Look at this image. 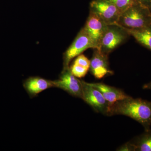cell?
Returning a JSON list of instances; mask_svg holds the SVG:
<instances>
[{
  "label": "cell",
  "instance_id": "6da1fadb",
  "mask_svg": "<svg viewBox=\"0 0 151 151\" xmlns=\"http://www.w3.org/2000/svg\"><path fill=\"white\" fill-rule=\"evenodd\" d=\"M124 115L140 124L145 131L150 129L151 102L130 96L109 105L107 116Z\"/></svg>",
  "mask_w": 151,
  "mask_h": 151
},
{
  "label": "cell",
  "instance_id": "7a4b0ae2",
  "mask_svg": "<svg viewBox=\"0 0 151 151\" xmlns=\"http://www.w3.org/2000/svg\"><path fill=\"white\" fill-rule=\"evenodd\" d=\"M117 24L129 29L143 28L151 25V13L148 7L140 3L123 11Z\"/></svg>",
  "mask_w": 151,
  "mask_h": 151
},
{
  "label": "cell",
  "instance_id": "3957f363",
  "mask_svg": "<svg viewBox=\"0 0 151 151\" xmlns=\"http://www.w3.org/2000/svg\"><path fill=\"white\" fill-rule=\"evenodd\" d=\"M130 36L126 29L119 25H109L102 38L98 50L103 54L109 55L127 41Z\"/></svg>",
  "mask_w": 151,
  "mask_h": 151
},
{
  "label": "cell",
  "instance_id": "277c9868",
  "mask_svg": "<svg viewBox=\"0 0 151 151\" xmlns=\"http://www.w3.org/2000/svg\"><path fill=\"white\" fill-rule=\"evenodd\" d=\"M89 48L94 49L90 37L84 27L78 32L73 42L63 53V68L70 67V61Z\"/></svg>",
  "mask_w": 151,
  "mask_h": 151
},
{
  "label": "cell",
  "instance_id": "5b68a950",
  "mask_svg": "<svg viewBox=\"0 0 151 151\" xmlns=\"http://www.w3.org/2000/svg\"><path fill=\"white\" fill-rule=\"evenodd\" d=\"M82 85V99L90 105L95 112L107 116L109 103L100 91L89 83L81 80Z\"/></svg>",
  "mask_w": 151,
  "mask_h": 151
},
{
  "label": "cell",
  "instance_id": "8992f818",
  "mask_svg": "<svg viewBox=\"0 0 151 151\" xmlns=\"http://www.w3.org/2000/svg\"><path fill=\"white\" fill-rule=\"evenodd\" d=\"M90 11L108 25L117 24L122 13L116 6L106 0H93L90 4Z\"/></svg>",
  "mask_w": 151,
  "mask_h": 151
},
{
  "label": "cell",
  "instance_id": "52a82bcc",
  "mask_svg": "<svg viewBox=\"0 0 151 151\" xmlns=\"http://www.w3.org/2000/svg\"><path fill=\"white\" fill-rule=\"evenodd\" d=\"M55 87L59 88L73 97L82 99V85L81 80L71 73L70 67L63 68L58 79L54 81Z\"/></svg>",
  "mask_w": 151,
  "mask_h": 151
},
{
  "label": "cell",
  "instance_id": "ba28073f",
  "mask_svg": "<svg viewBox=\"0 0 151 151\" xmlns=\"http://www.w3.org/2000/svg\"><path fill=\"white\" fill-rule=\"evenodd\" d=\"M108 25L96 14L90 11L84 28L92 41L94 49L99 50Z\"/></svg>",
  "mask_w": 151,
  "mask_h": 151
},
{
  "label": "cell",
  "instance_id": "9c48e42d",
  "mask_svg": "<svg viewBox=\"0 0 151 151\" xmlns=\"http://www.w3.org/2000/svg\"><path fill=\"white\" fill-rule=\"evenodd\" d=\"M93 55L90 60L89 70L95 78L101 79L108 75L113 74V71L110 69L108 55L103 54L98 50L94 49Z\"/></svg>",
  "mask_w": 151,
  "mask_h": 151
},
{
  "label": "cell",
  "instance_id": "30bf717a",
  "mask_svg": "<svg viewBox=\"0 0 151 151\" xmlns=\"http://www.w3.org/2000/svg\"><path fill=\"white\" fill-rule=\"evenodd\" d=\"M23 87L29 97L32 98L49 88L55 87L54 81L39 76H31L24 80Z\"/></svg>",
  "mask_w": 151,
  "mask_h": 151
},
{
  "label": "cell",
  "instance_id": "8fae6325",
  "mask_svg": "<svg viewBox=\"0 0 151 151\" xmlns=\"http://www.w3.org/2000/svg\"><path fill=\"white\" fill-rule=\"evenodd\" d=\"M94 88L98 89L109 103V105L117 101L124 100L130 97L123 90L103 83H89Z\"/></svg>",
  "mask_w": 151,
  "mask_h": 151
},
{
  "label": "cell",
  "instance_id": "7c38bea8",
  "mask_svg": "<svg viewBox=\"0 0 151 151\" xmlns=\"http://www.w3.org/2000/svg\"><path fill=\"white\" fill-rule=\"evenodd\" d=\"M126 29L138 43L151 51V25L140 29Z\"/></svg>",
  "mask_w": 151,
  "mask_h": 151
},
{
  "label": "cell",
  "instance_id": "4fadbf2b",
  "mask_svg": "<svg viewBox=\"0 0 151 151\" xmlns=\"http://www.w3.org/2000/svg\"><path fill=\"white\" fill-rule=\"evenodd\" d=\"M136 151H151V129H150L131 141Z\"/></svg>",
  "mask_w": 151,
  "mask_h": 151
},
{
  "label": "cell",
  "instance_id": "5bb4252c",
  "mask_svg": "<svg viewBox=\"0 0 151 151\" xmlns=\"http://www.w3.org/2000/svg\"><path fill=\"white\" fill-rule=\"evenodd\" d=\"M113 4L122 12L135 4L139 3L137 0H106Z\"/></svg>",
  "mask_w": 151,
  "mask_h": 151
},
{
  "label": "cell",
  "instance_id": "9a60e30c",
  "mask_svg": "<svg viewBox=\"0 0 151 151\" xmlns=\"http://www.w3.org/2000/svg\"><path fill=\"white\" fill-rule=\"evenodd\" d=\"M70 68L72 74L76 77L78 78L84 77L89 70V68L73 63L70 66Z\"/></svg>",
  "mask_w": 151,
  "mask_h": 151
},
{
  "label": "cell",
  "instance_id": "2e32d148",
  "mask_svg": "<svg viewBox=\"0 0 151 151\" xmlns=\"http://www.w3.org/2000/svg\"><path fill=\"white\" fill-rule=\"evenodd\" d=\"M73 63L89 69L90 60L84 55L81 54L76 57V58L74 60Z\"/></svg>",
  "mask_w": 151,
  "mask_h": 151
},
{
  "label": "cell",
  "instance_id": "e0dca14e",
  "mask_svg": "<svg viewBox=\"0 0 151 151\" xmlns=\"http://www.w3.org/2000/svg\"><path fill=\"white\" fill-rule=\"evenodd\" d=\"M119 151H136V148L132 142H128L120 146L116 150Z\"/></svg>",
  "mask_w": 151,
  "mask_h": 151
},
{
  "label": "cell",
  "instance_id": "ac0fdd59",
  "mask_svg": "<svg viewBox=\"0 0 151 151\" xmlns=\"http://www.w3.org/2000/svg\"><path fill=\"white\" fill-rule=\"evenodd\" d=\"M139 3L149 8L151 6V0H137Z\"/></svg>",
  "mask_w": 151,
  "mask_h": 151
},
{
  "label": "cell",
  "instance_id": "d6986e66",
  "mask_svg": "<svg viewBox=\"0 0 151 151\" xmlns=\"http://www.w3.org/2000/svg\"><path fill=\"white\" fill-rule=\"evenodd\" d=\"M143 89H149L151 90V81L144 84L143 86Z\"/></svg>",
  "mask_w": 151,
  "mask_h": 151
},
{
  "label": "cell",
  "instance_id": "ffe728a7",
  "mask_svg": "<svg viewBox=\"0 0 151 151\" xmlns=\"http://www.w3.org/2000/svg\"><path fill=\"white\" fill-rule=\"evenodd\" d=\"M149 9H150V11L151 13V6L150 7V8H149Z\"/></svg>",
  "mask_w": 151,
  "mask_h": 151
}]
</instances>
